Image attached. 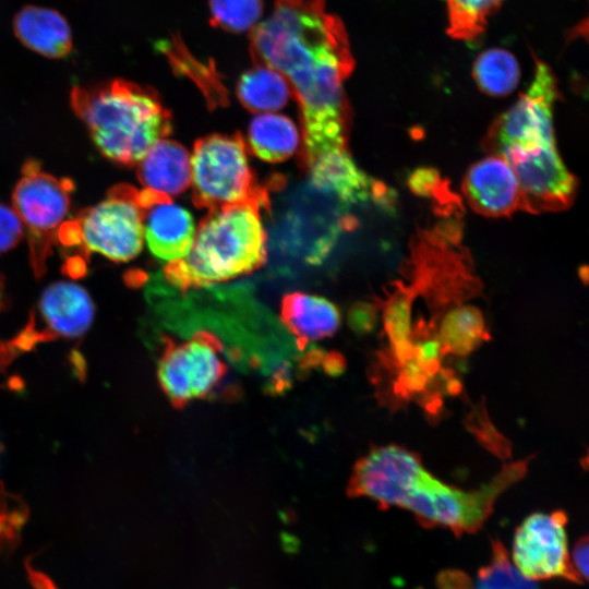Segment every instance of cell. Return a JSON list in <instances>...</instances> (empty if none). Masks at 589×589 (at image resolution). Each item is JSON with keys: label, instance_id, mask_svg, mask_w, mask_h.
<instances>
[{"label": "cell", "instance_id": "9", "mask_svg": "<svg viewBox=\"0 0 589 589\" xmlns=\"http://www.w3.org/2000/svg\"><path fill=\"white\" fill-rule=\"evenodd\" d=\"M557 97V81L552 69L541 60L536 61L529 87L489 128L485 151L502 155L509 149L555 143L553 109Z\"/></svg>", "mask_w": 589, "mask_h": 589}, {"label": "cell", "instance_id": "24", "mask_svg": "<svg viewBox=\"0 0 589 589\" xmlns=\"http://www.w3.org/2000/svg\"><path fill=\"white\" fill-rule=\"evenodd\" d=\"M504 0H446L447 34L472 43L485 32L488 22Z\"/></svg>", "mask_w": 589, "mask_h": 589}, {"label": "cell", "instance_id": "2", "mask_svg": "<svg viewBox=\"0 0 589 589\" xmlns=\"http://www.w3.org/2000/svg\"><path fill=\"white\" fill-rule=\"evenodd\" d=\"M526 471L527 460L505 465L478 490L462 491L431 474L417 454L386 445L373 448L354 465L348 492L381 506L408 509L423 525L473 532L491 515L497 497Z\"/></svg>", "mask_w": 589, "mask_h": 589}, {"label": "cell", "instance_id": "20", "mask_svg": "<svg viewBox=\"0 0 589 589\" xmlns=\"http://www.w3.org/2000/svg\"><path fill=\"white\" fill-rule=\"evenodd\" d=\"M292 95L287 80L266 65L244 72L237 84V96L243 107L255 113L273 112L283 108Z\"/></svg>", "mask_w": 589, "mask_h": 589}, {"label": "cell", "instance_id": "10", "mask_svg": "<svg viewBox=\"0 0 589 589\" xmlns=\"http://www.w3.org/2000/svg\"><path fill=\"white\" fill-rule=\"evenodd\" d=\"M227 366L219 341L205 332L168 341L157 366L163 392L177 406L201 399L221 382Z\"/></svg>", "mask_w": 589, "mask_h": 589}, {"label": "cell", "instance_id": "18", "mask_svg": "<svg viewBox=\"0 0 589 589\" xmlns=\"http://www.w3.org/2000/svg\"><path fill=\"white\" fill-rule=\"evenodd\" d=\"M14 32L25 46L46 57L61 58L72 49L67 21L50 9L24 8L14 19Z\"/></svg>", "mask_w": 589, "mask_h": 589}, {"label": "cell", "instance_id": "15", "mask_svg": "<svg viewBox=\"0 0 589 589\" xmlns=\"http://www.w3.org/2000/svg\"><path fill=\"white\" fill-rule=\"evenodd\" d=\"M195 225L184 207L170 197L149 205L144 216V238L152 254L173 262L184 257L193 243Z\"/></svg>", "mask_w": 589, "mask_h": 589}, {"label": "cell", "instance_id": "27", "mask_svg": "<svg viewBox=\"0 0 589 589\" xmlns=\"http://www.w3.org/2000/svg\"><path fill=\"white\" fill-rule=\"evenodd\" d=\"M476 589H538L534 580L526 578L509 562L503 545L495 542L493 556L489 565L478 576Z\"/></svg>", "mask_w": 589, "mask_h": 589}, {"label": "cell", "instance_id": "17", "mask_svg": "<svg viewBox=\"0 0 589 589\" xmlns=\"http://www.w3.org/2000/svg\"><path fill=\"white\" fill-rule=\"evenodd\" d=\"M281 320L301 345L327 338L340 325L337 306L326 298L291 292L281 302Z\"/></svg>", "mask_w": 589, "mask_h": 589}, {"label": "cell", "instance_id": "13", "mask_svg": "<svg viewBox=\"0 0 589 589\" xmlns=\"http://www.w3.org/2000/svg\"><path fill=\"white\" fill-rule=\"evenodd\" d=\"M461 189L470 207L483 216L505 217L521 209L517 177L500 155L490 154L471 165Z\"/></svg>", "mask_w": 589, "mask_h": 589}, {"label": "cell", "instance_id": "26", "mask_svg": "<svg viewBox=\"0 0 589 589\" xmlns=\"http://www.w3.org/2000/svg\"><path fill=\"white\" fill-rule=\"evenodd\" d=\"M165 51L176 69L195 81L205 94L209 105L215 107L227 103L226 89L212 68H206L197 60H189L188 52L180 49L178 41L169 44Z\"/></svg>", "mask_w": 589, "mask_h": 589}, {"label": "cell", "instance_id": "19", "mask_svg": "<svg viewBox=\"0 0 589 589\" xmlns=\"http://www.w3.org/2000/svg\"><path fill=\"white\" fill-rule=\"evenodd\" d=\"M248 142L252 153L262 160L279 163L296 153L300 135L296 124L288 117L267 112L252 119Z\"/></svg>", "mask_w": 589, "mask_h": 589}, {"label": "cell", "instance_id": "1", "mask_svg": "<svg viewBox=\"0 0 589 589\" xmlns=\"http://www.w3.org/2000/svg\"><path fill=\"white\" fill-rule=\"evenodd\" d=\"M250 52L290 85L301 115L303 166L347 148L351 113L344 84L354 60L344 23L325 0H276L268 19L252 28Z\"/></svg>", "mask_w": 589, "mask_h": 589}, {"label": "cell", "instance_id": "7", "mask_svg": "<svg viewBox=\"0 0 589 589\" xmlns=\"http://www.w3.org/2000/svg\"><path fill=\"white\" fill-rule=\"evenodd\" d=\"M73 190L72 180L44 171L34 159L27 160L22 168L12 202L27 235L31 265L36 278L46 273V262L58 241V231L69 212Z\"/></svg>", "mask_w": 589, "mask_h": 589}, {"label": "cell", "instance_id": "12", "mask_svg": "<svg viewBox=\"0 0 589 589\" xmlns=\"http://www.w3.org/2000/svg\"><path fill=\"white\" fill-rule=\"evenodd\" d=\"M566 515L534 513L517 528L512 557L515 567L528 579L554 577L579 582L569 558L565 531Z\"/></svg>", "mask_w": 589, "mask_h": 589}, {"label": "cell", "instance_id": "6", "mask_svg": "<svg viewBox=\"0 0 589 589\" xmlns=\"http://www.w3.org/2000/svg\"><path fill=\"white\" fill-rule=\"evenodd\" d=\"M193 203L208 211L255 203L268 205L267 192L254 179L239 134H212L195 142L191 155Z\"/></svg>", "mask_w": 589, "mask_h": 589}, {"label": "cell", "instance_id": "16", "mask_svg": "<svg viewBox=\"0 0 589 589\" xmlns=\"http://www.w3.org/2000/svg\"><path fill=\"white\" fill-rule=\"evenodd\" d=\"M136 176L145 190L171 199L191 183V155L176 141L161 139L136 164Z\"/></svg>", "mask_w": 589, "mask_h": 589}, {"label": "cell", "instance_id": "4", "mask_svg": "<svg viewBox=\"0 0 589 589\" xmlns=\"http://www.w3.org/2000/svg\"><path fill=\"white\" fill-rule=\"evenodd\" d=\"M260 207L247 203L209 211L195 231L189 253L165 266L167 281L187 290L232 279L261 267L267 250Z\"/></svg>", "mask_w": 589, "mask_h": 589}, {"label": "cell", "instance_id": "29", "mask_svg": "<svg viewBox=\"0 0 589 589\" xmlns=\"http://www.w3.org/2000/svg\"><path fill=\"white\" fill-rule=\"evenodd\" d=\"M24 235V227L14 209L0 204V253L15 247Z\"/></svg>", "mask_w": 589, "mask_h": 589}, {"label": "cell", "instance_id": "25", "mask_svg": "<svg viewBox=\"0 0 589 589\" xmlns=\"http://www.w3.org/2000/svg\"><path fill=\"white\" fill-rule=\"evenodd\" d=\"M211 23L230 33L253 28L263 13L262 0H209Z\"/></svg>", "mask_w": 589, "mask_h": 589}, {"label": "cell", "instance_id": "5", "mask_svg": "<svg viewBox=\"0 0 589 589\" xmlns=\"http://www.w3.org/2000/svg\"><path fill=\"white\" fill-rule=\"evenodd\" d=\"M145 211L139 190L115 185L103 201L64 221L58 241L80 248L83 254L94 252L113 262H128L143 248Z\"/></svg>", "mask_w": 589, "mask_h": 589}, {"label": "cell", "instance_id": "3", "mask_svg": "<svg viewBox=\"0 0 589 589\" xmlns=\"http://www.w3.org/2000/svg\"><path fill=\"white\" fill-rule=\"evenodd\" d=\"M71 105L101 155L121 166H136L171 131L170 112L154 89L130 81L74 86Z\"/></svg>", "mask_w": 589, "mask_h": 589}, {"label": "cell", "instance_id": "21", "mask_svg": "<svg viewBox=\"0 0 589 589\" xmlns=\"http://www.w3.org/2000/svg\"><path fill=\"white\" fill-rule=\"evenodd\" d=\"M488 338L483 314L473 305H458L441 322L438 341L444 352L464 357Z\"/></svg>", "mask_w": 589, "mask_h": 589}, {"label": "cell", "instance_id": "31", "mask_svg": "<svg viewBox=\"0 0 589 589\" xmlns=\"http://www.w3.org/2000/svg\"><path fill=\"white\" fill-rule=\"evenodd\" d=\"M588 540L585 537L574 546L570 564L578 579H586L588 576Z\"/></svg>", "mask_w": 589, "mask_h": 589}, {"label": "cell", "instance_id": "22", "mask_svg": "<svg viewBox=\"0 0 589 589\" xmlns=\"http://www.w3.org/2000/svg\"><path fill=\"white\" fill-rule=\"evenodd\" d=\"M472 75L481 92L489 96L503 97L517 87L520 70L516 58L509 51L492 48L477 57Z\"/></svg>", "mask_w": 589, "mask_h": 589}, {"label": "cell", "instance_id": "32", "mask_svg": "<svg viewBox=\"0 0 589 589\" xmlns=\"http://www.w3.org/2000/svg\"><path fill=\"white\" fill-rule=\"evenodd\" d=\"M7 305V294H5V288H4V280L2 275L0 274V311L4 309Z\"/></svg>", "mask_w": 589, "mask_h": 589}, {"label": "cell", "instance_id": "14", "mask_svg": "<svg viewBox=\"0 0 589 589\" xmlns=\"http://www.w3.org/2000/svg\"><path fill=\"white\" fill-rule=\"evenodd\" d=\"M310 181L321 192L345 204L371 200L376 204L386 185L368 177L353 161L347 148L316 158L309 167Z\"/></svg>", "mask_w": 589, "mask_h": 589}, {"label": "cell", "instance_id": "8", "mask_svg": "<svg viewBox=\"0 0 589 589\" xmlns=\"http://www.w3.org/2000/svg\"><path fill=\"white\" fill-rule=\"evenodd\" d=\"M95 306L88 292L72 281H57L40 294L26 325L0 346V365L57 338H76L88 330Z\"/></svg>", "mask_w": 589, "mask_h": 589}, {"label": "cell", "instance_id": "28", "mask_svg": "<svg viewBox=\"0 0 589 589\" xmlns=\"http://www.w3.org/2000/svg\"><path fill=\"white\" fill-rule=\"evenodd\" d=\"M408 187L419 196L441 199V192L447 191L437 170L429 167L418 168L408 178Z\"/></svg>", "mask_w": 589, "mask_h": 589}, {"label": "cell", "instance_id": "30", "mask_svg": "<svg viewBox=\"0 0 589 589\" xmlns=\"http://www.w3.org/2000/svg\"><path fill=\"white\" fill-rule=\"evenodd\" d=\"M350 324L358 332H371L376 324V309L371 304H360L350 313Z\"/></svg>", "mask_w": 589, "mask_h": 589}, {"label": "cell", "instance_id": "23", "mask_svg": "<svg viewBox=\"0 0 589 589\" xmlns=\"http://www.w3.org/2000/svg\"><path fill=\"white\" fill-rule=\"evenodd\" d=\"M416 290L399 286L384 304V328L390 341L394 357L404 364L411 359V304Z\"/></svg>", "mask_w": 589, "mask_h": 589}, {"label": "cell", "instance_id": "11", "mask_svg": "<svg viewBox=\"0 0 589 589\" xmlns=\"http://www.w3.org/2000/svg\"><path fill=\"white\" fill-rule=\"evenodd\" d=\"M513 168L521 193V209L529 213L568 208L577 180L564 165L555 143L516 148L502 155Z\"/></svg>", "mask_w": 589, "mask_h": 589}]
</instances>
